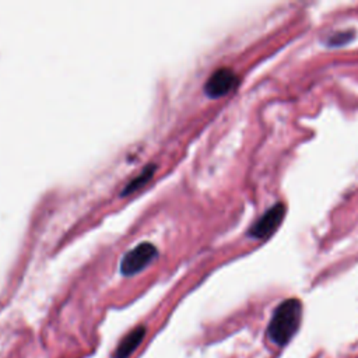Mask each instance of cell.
<instances>
[{
	"label": "cell",
	"instance_id": "6da1fadb",
	"mask_svg": "<svg viewBox=\"0 0 358 358\" xmlns=\"http://www.w3.org/2000/svg\"><path fill=\"white\" fill-rule=\"evenodd\" d=\"M302 305L299 299L289 298L281 302L268 323L267 336L277 345H285L296 333L301 324Z\"/></svg>",
	"mask_w": 358,
	"mask_h": 358
},
{
	"label": "cell",
	"instance_id": "7a4b0ae2",
	"mask_svg": "<svg viewBox=\"0 0 358 358\" xmlns=\"http://www.w3.org/2000/svg\"><path fill=\"white\" fill-rule=\"evenodd\" d=\"M157 255L158 250L152 243H138L123 256L120 262V273L123 275H133L143 270Z\"/></svg>",
	"mask_w": 358,
	"mask_h": 358
},
{
	"label": "cell",
	"instance_id": "3957f363",
	"mask_svg": "<svg viewBox=\"0 0 358 358\" xmlns=\"http://www.w3.org/2000/svg\"><path fill=\"white\" fill-rule=\"evenodd\" d=\"M239 83L236 73L228 67L217 69L206 81L204 91L210 98H220L231 92Z\"/></svg>",
	"mask_w": 358,
	"mask_h": 358
},
{
	"label": "cell",
	"instance_id": "277c9868",
	"mask_svg": "<svg viewBox=\"0 0 358 358\" xmlns=\"http://www.w3.org/2000/svg\"><path fill=\"white\" fill-rule=\"evenodd\" d=\"M285 215V206L277 203L270 210H267L248 231V235L255 239H264L270 236L281 224Z\"/></svg>",
	"mask_w": 358,
	"mask_h": 358
},
{
	"label": "cell",
	"instance_id": "5b68a950",
	"mask_svg": "<svg viewBox=\"0 0 358 358\" xmlns=\"http://www.w3.org/2000/svg\"><path fill=\"white\" fill-rule=\"evenodd\" d=\"M145 337V326H136L130 330L115 348L112 358H129Z\"/></svg>",
	"mask_w": 358,
	"mask_h": 358
},
{
	"label": "cell",
	"instance_id": "8992f818",
	"mask_svg": "<svg viewBox=\"0 0 358 358\" xmlns=\"http://www.w3.org/2000/svg\"><path fill=\"white\" fill-rule=\"evenodd\" d=\"M155 164H148L143 171H141V173L140 175H137L134 179H131L124 187H123V192H122V196H124V194H129V193H131V192H134V190H137L138 187H141V186H144L151 178H152V175H154V172H155Z\"/></svg>",
	"mask_w": 358,
	"mask_h": 358
}]
</instances>
